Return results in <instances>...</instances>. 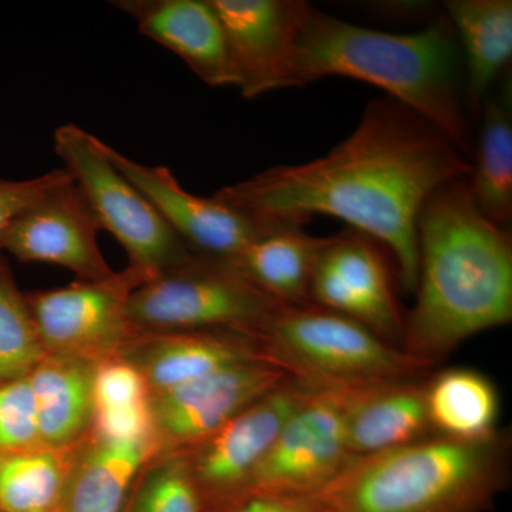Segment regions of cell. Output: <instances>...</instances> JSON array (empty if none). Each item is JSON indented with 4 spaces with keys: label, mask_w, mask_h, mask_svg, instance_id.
Here are the masks:
<instances>
[{
    "label": "cell",
    "mask_w": 512,
    "mask_h": 512,
    "mask_svg": "<svg viewBox=\"0 0 512 512\" xmlns=\"http://www.w3.org/2000/svg\"><path fill=\"white\" fill-rule=\"evenodd\" d=\"M46 356L26 295L0 252V386L25 379Z\"/></svg>",
    "instance_id": "obj_26"
},
{
    "label": "cell",
    "mask_w": 512,
    "mask_h": 512,
    "mask_svg": "<svg viewBox=\"0 0 512 512\" xmlns=\"http://www.w3.org/2000/svg\"><path fill=\"white\" fill-rule=\"evenodd\" d=\"M104 151L114 167L143 192L165 224L197 254L234 259L255 239L275 229L218 198L191 194L163 165L137 163L106 143Z\"/></svg>",
    "instance_id": "obj_15"
},
{
    "label": "cell",
    "mask_w": 512,
    "mask_h": 512,
    "mask_svg": "<svg viewBox=\"0 0 512 512\" xmlns=\"http://www.w3.org/2000/svg\"><path fill=\"white\" fill-rule=\"evenodd\" d=\"M353 390H319L292 414L252 480L255 494L312 497L322 493L355 458L345 413Z\"/></svg>",
    "instance_id": "obj_10"
},
{
    "label": "cell",
    "mask_w": 512,
    "mask_h": 512,
    "mask_svg": "<svg viewBox=\"0 0 512 512\" xmlns=\"http://www.w3.org/2000/svg\"><path fill=\"white\" fill-rule=\"evenodd\" d=\"M228 512H325V507L312 497L255 494Z\"/></svg>",
    "instance_id": "obj_31"
},
{
    "label": "cell",
    "mask_w": 512,
    "mask_h": 512,
    "mask_svg": "<svg viewBox=\"0 0 512 512\" xmlns=\"http://www.w3.org/2000/svg\"><path fill=\"white\" fill-rule=\"evenodd\" d=\"M124 512H202L180 453L161 451L144 468Z\"/></svg>",
    "instance_id": "obj_27"
},
{
    "label": "cell",
    "mask_w": 512,
    "mask_h": 512,
    "mask_svg": "<svg viewBox=\"0 0 512 512\" xmlns=\"http://www.w3.org/2000/svg\"><path fill=\"white\" fill-rule=\"evenodd\" d=\"M427 407L439 436L478 439L497 429L500 396L494 383L473 369H448L427 380Z\"/></svg>",
    "instance_id": "obj_24"
},
{
    "label": "cell",
    "mask_w": 512,
    "mask_h": 512,
    "mask_svg": "<svg viewBox=\"0 0 512 512\" xmlns=\"http://www.w3.org/2000/svg\"><path fill=\"white\" fill-rule=\"evenodd\" d=\"M138 32L175 53L211 87L232 86L224 29L210 0H114Z\"/></svg>",
    "instance_id": "obj_17"
},
{
    "label": "cell",
    "mask_w": 512,
    "mask_h": 512,
    "mask_svg": "<svg viewBox=\"0 0 512 512\" xmlns=\"http://www.w3.org/2000/svg\"><path fill=\"white\" fill-rule=\"evenodd\" d=\"M329 239L312 237L303 227H278L229 261L275 302L308 305L313 274Z\"/></svg>",
    "instance_id": "obj_22"
},
{
    "label": "cell",
    "mask_w": 512,
    "mask_h": 512,
    "mask_svg": "<svg viewBox=\"0 0 512 512\" xmlns=\"http://www.w3.org/2000/svg\"><path fill=\"white\" fill-rule=\"evenodd\" d=\"M153 402L147 380L121 356L97 363L93 382V413L117 412Z\"/></svg>",
    "instance_id": "obj_28"
},
{
    "label": "cell",
    "mask_w": 512,
    "mask_h": 512,
    "mask_svg": "<svg viewBox=\"0 0 512 512\" xmlns=\"http://www.w3.org/2000/svg\"><path fill=\"white\" fill-rule=\"evenodd\" d=\"M99 222L72 177L50 188L28 210L13 220L0 251L19 262L63 266L82 281H100L113 275L99 248Z\"/></svg>",
    "instance_id": "obj_14"
},
{
    "label": "cell",
    "mask_w": 512,
    "mask_h": 512,
    "mask_svg": "<svg viewBox=\"0 0 512 512\" xmlns=\"http://www.w3.org/2000/svg\"><path fill=\"white\" fill-rule=\"evenodd\" d=\"M57 512V511H56Z\"/></svg>",
    "instance_id": "obj_34"
},
{
    "label": "cell",
    "mask_w": 512,
    "mask_h": 512,
    "mask_svg": "<svg viewBox=\"0 0 512 512\" xmlns=\"http://www.w3.org/2000/svg\"><path fill=\"white\" fill-rule=\"evenodd\" d=\"M446 10L463 59L467 110L478 116L491 86L511 62L512 2L450 0Z\"/></svg>",
    "instance_id": "obj_20"
},
{
    "label": "cell",
    "mask_w": 512,
    "mask_h": 512,
    "mask_svg": "<svg viewBox=\"0 0 512 512\" xmlns=\"http://www.w3.org/2000/svg\"><path fill=\"white\" fill-rule=\"evenodd\" d=\"M383 248L352 228L330 235L313 274L311 303L363 323L394 345L402 343L404 318Z\"/></svg>",
    "instance_id": "obj_11"
},
{
    "label": "cell",
    "mask_w": 512,
    "mask_h": 512,
    "mask_svg": "<svg viewBox=\"0 0 512 512\" xmlns=\"http://www.w3.org/2000/svg\"><path fill=\"white\" fill-rule=\"evenodd\" d=\"M511 82L505 77L501 92L487 97L478 140L471 194L481 214L498 227L510 229L512 221V116Z\"/></svg>",
    "instance_id": "obj_23"
},
{
    "label": "cell",
    "mask_w": 512,
    "mask_h": 512,
    "mask_svg": "<svg viewBox=\"0 0 512 512\" xmlns=\"http://www.w3.org/2000/svg\"><path fill=\"white\" fill-rule=\"evenodd\" d=\"M161 451L157 436L111 441L87 434L57 512H124L144 468Z\"/></svg>",
    "instance_id": "obj_19"
},
{
    "label": "cell",
    "mask_w": 512,
    "mask_h": 512,
    "mask_svg": "<svg viewBox=\"0 0 512 512\" xmlns=\"http://www.w3.org/2000/svg\"><path fill=\"white\" fill-rule=\"evenodd\" d=\"M55 151L100 228L127 252L128 266L154 278L194 254L143 192L114 167L100 138L64 124L56 128Z\"/></svg>",
    "instance_id": "obj_7"
},
{
    "label": "cell",
    "mask_w": 512,
    "mask_h": 512,
    "mask_svg": "<svg viewBox=\"0 0 512 512\" xmlns=\"http://www.w3.org/2000/svg\"><path fill=\"white\" fill-rule=\"evenodd\" d=\"M275 365L319 390H359L416 379L433 365L322 306H281L262 329Z\"/></svg>",
    "instance_id": "obj_5"
},
{
    "label": "cell",
    "mask_w": 512,
    "mask_h": 512,
    "mask_svg": "<svg viewBox=\"0 0 512 512\" xmlns=\"http://www.w3.org/2000/svg\"><path fill=\"white\" fill-rule=\"evenodd\" d=\"M325 512H329L328 510H325Z\"/></svg>",
    "instance_id": "obj_33"
},
{
    "label": "cell",
    "mask_w": 512,
    "mask_h": 512,
    "mask_svg": "<svg viewBox=\"0 0 512 512\" xmlns=\"http://www.w3.org/2000/svg\"><path fill=\"white\" fill-rule=\"evenodd\" d=\"M42 446L29 376L0 386V454Z\"/></svg>",
    "instance_id": "obj_29"
},
{
    "label": "cell",
    "mask_w": 512,
    "mask_h": 512,
    "mask_svg": "<svg viewBox=\"0 0 512 512\" xmlns=\"http://www.w3.org/2000/svg\"><path fill=\"white\" fill-rule=\"evenodd\" d=\"M82 443L60 448L39 446L19 453L0 454L2 511L59 510Z\"/></svg>",
    "instance_id": "obj_25"
},
{
    "label": "cell",
    "mask_w": 512,
    "mask_h": 512,
    "mask_svg": "<svg viewBox=\"0 0 512 512\" xmlns=\"http://www.w3.org/2000/svg\"><path fill=\"white\" fill-rule=\"evenodd\" d=\"M96 366L77 357L47 355L30 373L42 446L70 447L86 439Z\"/></svg>",
    "instance_id": "obj_21"
},
{
    "label": "cell",
    "mask_w": 512,
    "mask_h": 512,
    "mask_svg": "<svg viewBox=\"0 0 512 512\" xmlns=\"http://www.w3.org/2000/svg\"><path fill=\"white\" fill-rule=\"evenodd\" d=\"M427 380H397L353 390L346 406V439L355 457L439 436L430 420Z\"/></svg>",
    "instance_id": "obj_18"
},
{
    "label": "cell",
    "mask_w": 512,
    "mask_h": 512,
    "mask_svg": "<svg viewBox=\"0 0 512 512\" xmlns=\"http://www.w3.org/2000/svg\"><path fill=\"white\" fill-rule=\"evenodd\" d=\"M0 512H3V511H2V507H0Z\"/></svg>",
    "instance_id": "obj_32"
},
{
    "label": "cell",
    "mask_w": 512,
    "mask_h": 512,
    "mask_svg": "<svg viewBox=\"0 0 512 512\" xmlns=\"http://www.w3.org/2000/svg\"><path fill=\"white\" fill-rule=\"evenodd\" d=\"M281 306L229 259L194 252L138 286L128 316L137 332L232 329L259 336Z\"/></svg>",
    "instance_id": "obj_6"
},
{
    "label": "cell",
    "mask_w": 512,
    "mask_h": 512,
    "mask_svg": "<svg viewBox=\"0 0 512 512\" xmlns=\"http://www.w3.org/2000/svg\"><path fill=\"white\" fill-rule=\"evenodd\" d=\"M119 356L140 370L153 396L228 367L274 363L261 336L232 329L138 332Z\"/></svg>",
    "instance_id": "obj_16"
},
{
    "label": "cell",
    "mask_w": 512,
    "mask_h": 512,
    "mask_svg": "<svg viewBox=\"0 0 512 512\" xmlns=\"http://www.w3.org/2000/svg\"><path fill=\"white\" fill-rule=\"evenodd\" d=\"M315 390L288 377L210 437L180 451L202 512H228L251 497L256 470L286 421Z\"/></svg>",
    "instance_id": "obj_8"
},
{
    "label": "cell",
    "mask_w": 512,
    "mask_h": 512,
    "mask_svg": "<svg viewBox=\"0 0 512 512\" xmlns=\"http://www.w3.org/2000/svg\"><path fill=\"white\" fill-rule=\"evenodd\" d=\"M224 29L232 86L244 99L288 89L299 33L311 5L302 0H210Z\"/></svg>",
    "instance_id": "obj_12"
},
{
    "label": "cell",
    "mask_w": 512,
    "mask_h": 512,
    "mask_svg": "<svg viewBox=\"0 0 512 512\" xmlns=\"http://www.w3.org/2000/svg\"><path fill=\"white\" fill-rule=\"evenodd\" d=\"M511 434L434 436L355 457L316 500L329 512H485L511 481Z\"/></svg>",
    "instance_id": "obj_4"
},
{
    "label": "cell",
    "mask_w": 512,
    "mask_h": 512,
    "mask_svg": "<svg viewBox=\"0 0 512 512\" xmlns=\"http://www.w3.org/2000/svg\"><path fill=\"white\" fill-rule=\"evenodd\" d=\"M67 177L69 173L64 168H57L42 177L30 180L13 181L0 178V245L13 220Z\"/></svg>",
    "instance_id": "obj_30"
},
{
    "label": "cell",
    "mask_w": 512,
    "mask_h": 512,
    "mask_svg": "<svg viewBox=\"0 0 512 512\" xmlns=\"http://www.w3.org/2000/svg\"><path fill=\"white\" fill-rule=\"evenodd\" d=\"M463 73L460 46L447 16L419 32L397 35L352 25L311 6L288 89L332 76L372 84L429 121L468 158L473 136Z\"/></svg>",
    "instance_id": "obj_3"
},
{
    "label": "cell",
    "mask_w": 512,
    "mask_h": 512,
    "mask_svg": "<svg viewBox=\"0 0 512 512\" xmlns=\"http://www.w3.org/2000/svg\"><path fill=\"white\" fill-rule=\"evenodd\" d=\"M150 276L127 266L100 281H79L25 293L46 355L100 363L119 356L137 330L128 301Z\"/></svg>",
    "instance_id": "obj_9"
},
{
    "label": "cell",
    "mask_w": 512,
    "mask_h": 512,
    "mask_svg": "<svg viewBox=\"0 0 512 512\" xmlns=\"http://www.w3.org/2000/svg\"><path fill=\"white\" fill-rule=\"evenodd\" d=\"M416 303L402 348L436 365L466 340L512 320V237L481 214L468 178L439 188L417 222Z\"/></svg>",
    "instance_id": "obj_2"
},
{
    "label": "cell",
    "mask_w": 512,
    "mask_h": 512,
    "mask_svg": "<svg viewBox=\"0 0 512 512\" xmlns=\"http://www.w3.org/2000/svg\"><path fill=\"white\" fill-rule=\"evenodd\" d=\"M473 163L416 111L390 97L372 100L359 126L326 156L276 165L221 188L214 197L265 227H303L315 215L348 222L396 259L400 284L414 293L417 222L424 204Z\"/></svg>",
    "instance_id": "obj_1"
},
{
    "label": "cell",
    "mask_w": 512,
    "mask_h": 512,
    "mask_svg": "<svg viewBox=\"0 0 512 512\" xmlns=\"http://www.w3.org/2000/svg\"><path fill=\"white\" fill-rule=\"evenodd\" d=\"M288 377L274 363H245L153 396L154 430L163 451L180 453L207 439Z\"/></svg>",
    "instance_id": "obj_13"
}]
</instances>
